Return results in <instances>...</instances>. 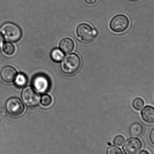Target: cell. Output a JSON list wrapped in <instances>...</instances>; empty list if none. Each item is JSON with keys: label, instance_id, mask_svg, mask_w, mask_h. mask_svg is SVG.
<instances>
[{"label": "cell", "instance_id": "277c9868", "mask_svg": "<svg viewBox=\"0 0 154 154\" xmlns=\"http://www.w3.org/2000/svg\"><path fill=\"white\" fill-rule=\"evenodd\" d=\"M22 99L24 104L29 107H34L38 104L40 96L35 89L31 87L24 88L22 92Z\"/></svg>", "mask_w": 154, "mask_h": 154}, {"label": "cell", "instance_id": "ba28073f", "mask_svg": "<svg viewBox=\"0 0 154 154\" xmlns=\"http://www.w3.org/2000/svg\"><path fill=\"white\" fill-rule=\"evenodd\" d=\"M32 85L36 90L43 93L48 90L50 86V82L48 77L41 74L34 77Z\"/></svg>", "mask_w": 154, "mask_h": 154}, {"label": "cell", "instance_id": "e0dca14e", "mask_svg": "<svg viewBox=\"0 0 154 154\" xmlns=\"http://www.w3.org/2000/svg\"><path fill=\"white\" fill-rule=\"evenodd\" d=\"M51 102H52V98L49 95L45 94L42 97L41 103L43 106H50L51 104Z\"/></svg>", "mask_w": 154, "mask_h": 154}, {"label": "cell", "instance_id": "d6986e66", "mask_svg": "<svg viewBox=\"0 0 154 154\" xmlns=\"http://www.w3.org/2000/svg\"><path fill=\"white\" fill-rule=\"evenodd\" d=\"M125 139L124 137L122 135H118L115 137L113 143L115 145L117 146H121L125 142Z\"/></svg>", "mask_w": 154, "mask_h": 154}, {"label": "cell", "instance_id": "9a60e30c", "mask_svg": "<svg viewBox=\"0 0 154 154\" xmlns=\"http://www.w3.org/2000/svg\"><path fill=\"white\" fill-rule=\"evenodd\" d=\"M27 82L26 77L23 74H19L16 76L15 79V84L19 87H23L25 86Z\"/></svg>", "mask_w": 154, "mask_h": 154}, {"label": "cell", "instance_id": "ac0fdd59", "mask_svg": "<svg viewBox=\"0 0 154 154\" xmlns=\"http://www.w3.org/2000/svg\"><path fill=\"white\" fill-rule=\"evenodd\" d=\"M106 154H124L122 150L116 146H111L107 149Z\"/></svg>", "mask_w": 154, "mask_h": 154}, {"label": "cell", "instance_id": "9c48e42d", "mask_svg": "<svg viewBox=\"0 0 154 154\" xmlns=\"http://www.w3.org/2000/svg\"><path fill=\"white\" fill-rule=\"evenodd\" d=\"M17 74L15 69L11 66H6L2 69L1 77L5 82L11 83L15 80Z\"/></svg>", "mask_w": 154, "mask_h": 154}, {"label": "cell", "instance_id": "5bb4252c", "mask_svg": "<svg viewBox=\"0 0 154 154\" xmlns=\"http://www.w3.org/2000/svg\"><path fill=\"white\" fill-rule=\"evenodd\" d=\"M2 50L5 54L8 56L12 55L15 52V48L13 44L9 42H5L3 43Z\"/></svg>", "mask_w": 154, "mask_h": 154}, {"label": "cell", "instance_id": "7c38bea8", "mask_svg": "<svg viewBox=\"0 0 154 154\" xmlns=\"http://www.w3.org/2000/svg\"><path fill=\"white\" fill-rule=\"evenodd\" d=\"M143 128L139 123H134L130 127V133L133 137H139L143 134Z\"/></svg>", "mask_w": 154, "mask_h": 154}, {"label": "cell", "instance_id": "ffe728a7", "mask_svg": "<svg viewBox=\"0 0 154 154\" xmlns=\"http://www.w3.org/2000/svg\"><path fill=\"white\" fill-rule=\"evenodd\" d=\"M150 139L151 143L154 145V128L150 133Z\"/></svg>", "mask_w": 154, "mask_h": 154}, {"label": "cell", "instance_id": "8992f818", "mask_svg": "<svg viewBox=\"0 0 154 154\" xmlns=\"http://www.w3.org/2000/svg\"><path fill=\"white\" fill-rule=\"evenodd\" d=\"M5 107L8 113L14 117L21 116L24 110V106L19 99L11 98L5 104Z\"/></svg>", "mask_w": 154, "mask_h": 154}, {"label": "cell", "instance_id": "6da1fadb", "mask_svg": "<svg viewBox=\"0 0 154 154\" xmlns=\"http://www.w3.org/2000/svg\"><path fill=\"white\" fill-rule=\"evenodd\" d=\"M81 59L76 54H68L63 59L61 63V70L68 75L75 74L80 67Z\"/></svg>", "mask_w": 154, "mask_h": 154}, {"label": "cell", "instance_id": "5b68a950", "mask_svg": "<svg viewBox=\"0 0 154 154\" xmlns=\"http://www.w3.org/2000/svg\"><path fill=\"white\" fill-rule=\"evenodd\" d=\"M77 34L79 38L85 42H90L97 34L96 30L87 23H83L78 26Z\"/></svg>", "mask_w": 154, "mask_h": 154}, {"label": "cell", "instance_id": "603a6c76", "mask_svg": "<svg viewBox=\"0 0 154 154\" xmlns=\"http://www.w3.org/2000/svg\"><path fill=\"white\" fill-rule=\"evenodd\" d=\"M2 36H1V34H0V46H1V44H2Z\"/></svg>", "mask_w": 154, "mask_h": 154}, {"label": "cell", "instance_id": "30bf717a", "mask_svg": "<svg viewBox=\"0 0 154 154\" xmlns=\"http://www.w3.org/2000/svg\"><path fill=\"white\" fill-rule=\"evenodd\" d=\"M143 120L149 124L154 123V108L150 106L145 107L141 112Z\"/></svg>", "mask_w": 154, "mask_h": 154}, {"label": "cell", "instance_id": "7402d4cb", "mask_svg": "<svg viewBox=\"0 0 154 154\" xmlns=\"http://www.w3.org/2000/svg\"><path fill=\"white\" fill-rule=\"evenodd\" d=\"M139 154H150V153L147 151L143 150V151H142L141 152L139 153Z\"/></svg>", "mask_w": 154, "mask_h": 154}, {"label": "cell", "instance_id": "7a4b0ae2", "mask_svg": "<svg viewBox=\"0 0 154 154\" xmlns=\"http://www.w3.org/2000/svg\"><path fill=\"white\" fill-rule=\"evenodd\" d=\"M0 33L5 38L12 42L17 41L22 36V31L19 26L11 22L6 23L2 25Z\"/></svg>", "mask_w": 154, "mask_h": 154}, {"label": "cell", "instance_id": "cb8c5ba5", "mask_svg": "<svg viewBox=\"0 0 154 154\" xmlns=\"http://www.w3.org/2000/svg\"><path fill=\"white\" fill-rule=\"evenodd\" d=\"M129 1H133V2H134V1H137V0H129Z\"/></svg>", "mask_w": 154, "mask_h": 154}, {"label": "cell", "instance_id": "52a82bcc", "mask_svg": "<svg viewBox=\"0 0 154 154\" xmlns=\"http://www.w3.org/2000/svg\"><path fill=\"white\" fill-rule=\"evenodd\" d=\"M143 147L142 141L136 137L130 138L126 141L123 149L125 154H137Z\"/></svg>", "mask_w": 154, "mask_h": 154}, {"label": "cell", "instance_id": "44dd1931", "mask_svg": "<svg viewBox=\"0 0 154 154\" xmlns=\"http://www.w3.org/2000/svg\"><path fill=\"white\" fill-rule=\"evenodd\" d=\"M98 0H84L85 2L88 5H92L96 4Z\"/></svg>", "mask_w": 154, "mask_h": 154}, {"label": "cell", "instance_id": "8fae6325", "mask_svg": "<svg viewBox=\"0 0 154 154\" xmlns=\"http://www.w3.org/2000/svg\"><path fill=\"white\" fill-rule=\"evenodd\" d=\"M75 48L74 42L69 38H65L60 42V48L62 51L68 53L73 51Z\"/></svg>", "mask_w": 154, "mask_h": 154}, {"label": "cell", "instance_id": "3957f363", "mask_svg": "<svg viewBox=\"0 0 154 154\" xmlns=\"http://www.w3.org/2000/svg\"><path fill=\"white\" fill-rule=\"evenodd\" d=\"M130 22L127 16L123 14H118L110 21V28L113 31L120 33L126 30Z\"/></svg>", "mask_w": 154, "mask_h": 154}, {"label": "cell", "instance_id": "2e32d148", "mask_svg": "<svg viewBox=\"0 0 154 154\" xmlns=\"http://www.w3.org/2000/svg\"><path fill=\"white\" fill-rule=\"evenodd\" d=\"M144 106V102L141 98H136L133 102V106L137 110H141Z\"/></svg>", "mask_w": 154, "mask_h": 154}, {"label": "cell", "instance_id": "4fadbf2b", "mask_svg": "<svg viewBox=\"0 0 154 154\" xmlns=\"http://www.w3.org/2000/svg\"><path fill=\"white\" fill-rule=\"evenodd\" d=\"M51 58L55 62H60L62 60L64 57V53L58 49H54L51 52Z\"/></svg>", "mask_w": 154, "mask_h": 154}]
</instances>
